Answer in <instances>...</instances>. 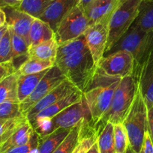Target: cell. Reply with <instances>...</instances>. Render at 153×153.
<instances>
[{
	"mask_svg": "<svg viewBox=\"0 0 153 153\" xmlns=\"http://www.w3.org/2000/svg\"><path fill=\"white\" fill-rule=\"evenodd\" d=\"M121 79L118 76L107 74L97 66L90 83L83 93L90 111L94 127L110 107L112 98Z\"/></svg>",
	"mask_w": 153,
	"mask_h": 153,
	"instance_id": "6da1fadb",
	"label": "cell"
},
{
	"mask_svg": "<svg viewBox=\"0 0 153 153\" xmlns=\"http://www.w3.org/2000/svg\"><path fill=\"white\" fill-rule=\"evenodd\" d=\"M119 51H127L132 55L134 62L132 75L137 82L141 68L153 52V32L143 30L132 24L106 55Z\"/></svg>",
	"mask_w": 153,
	"mask_h": 153,
	"instance_id": "7a4b0ae2",
	"label": "cell"
},
{
	"mask_svg": "<svg viewBox=\"0 0 153 153\" xmlns=\"http://www.w3.org/2000/svg\"><path fill=\"white\" fill-rule=\"evenodd\" d=\"M137 89L138 83L133 75L127 76L120 80L110 107L95 126L98 134L107 123L112 124L123 123L131 107Z\"/></svg>",
	"mask_w": 153,
	"mask_h": 153,
	"instance_id": "3957f363",
	"label": "cell"
},
{
	"mask_svg": "<svg viewBox=\"0 0 153 153\" xmlns=\"http://www.w3.org/2000/svg\"><path fill=\"white\" fill-rule=\"evenodd\" d=\"M55 65L66 79L83 93L90 83L97 68L89 51L56 60Z\"/></svg>",
	"mask_w": 153,
	"mask_h": 153,
	"instance_id": "277c9868",
	"label": "cell"
},
{
	"mask_svg": "<svg viewBox=\"0 0 153 153\" xmlns=\"http://www.w3.org/2000/svg\"><path fill=\"white\" fill-rule=\"evenodd\" d=\"M143 1L119 0L109 22L108 40L105 54L130 29L139 14L140 7Z\"/></svg>",
	"mask_w": 153,
	"mask_h": 153,
	"instance_id": "5b68a950",
	"label": "cell"
},
{
	"mask_svg": "<svg viewBox=\"0 0 153 153\" xmlns=\"http://www.w3.org/2000/svg\"><path fill=\"white\" fill-rule=\"evenodd\" d=\"M84 120L92 121L90 111L84 95L78 102L72 104L48 121L34 126L39 137H44L59 128H72Z\"/></svg>",
	"mask_w": 153,
	"mask_h": 153,
	"instance_id": "8992f818",
	"label": "cell"
},
{
	"mask_svg": "<svg viewBox=\"0 0 153 153\" xmlns=\"http://www.w3.org/2000/svg\"><path fill=\"white\" fill-rule=\"evenodd\" d=\"M148 109L139 88L132 105L123 124L127 132L129 146L135 153H139L147 131Z\"/></svg>",
	"mask_w": 153,
	"mask_h": 153,
	"instance_id": "52a82bcc",
	"label": "cell"
},
{
	"mask_svg": "<svg viewBox=\"0 0 153 153\" xmlns=\"http://www.w3.org/2000/svg\"><path fill=\"white\" fill-rule=\"evenodd\" d=\"M90 26L89 19L83 8L76 4L62 20L55 32L58 45L73 40L84 34Z\"/></svg>",
	"mask_w": 153,
	"mask_h": 153,
	"instance_id": "ba28073f",
	"label": "cell"
},
{
	"mask_svg": "<svg viewBox=\"0 0 153 153\" xmlns=\"http://www.w3.org/2000/svg\"><path fill=\"white\" fill-rule=\"evenodd\" d=\"M66 79L60 69L54 65L42 78L32 93L26 99L20 103L22 114L26 117L28 111L48 93L61 84Z\"/></svg>",
	"mask_w": 153,
	"mask_h": 153,
	"instance_id": "9c48e42d",
	"label": "cell"
},
{
	"mask_svg": "<svg viewBox=\"0 0 153 153\" xmlns=\"http://www.w3.org/2000/svg\"><path fill=\"white\" fill-rule=\"evenodd\" d=\"M111 15L91 24L83 34L89 52L96 65L105 54L108 40L109 22Z\"/></svg>",
	"mask_w": 153,
	"mask_h": 153,
	"instance_id": "30bf717a",
	"label": "cell"
},
{
	"mask_svg": "<svg viewBox=\"0 0 153 153\" xmlns=\"http://www.w3.org/2000/svg\"><path fill=\"white\" fill-rule=\"evenodd\" d=\"M134 58L130 53L124 51L105 55L97 65L107 74L123 78L133 74Z\"/></svg>",
	"mask_w": 153,
	"mask_h": 153,
	"instance_id": "8fae6325",
	"label": "cell"
},
{
	"mask_svg": "<svg viewBox=\"0 0 153 153\" xmlns=\"http://www.w3.org/2000/svg\"><path fill=\"white\" fill-rule=\"evenodd\" d=\"M76 90H79L73 83H71L69 80H65L63 81L61 84L53 89L50 93L45 97H44L41 101H38L36 104L33 106L30 110L28 111L26 117L28 120H30L33 118L35 115L40 113L42 110H45L49 106L52 105L53 104L56 103V101H59L64 97L70 95L72 92H75Z\"/></svg>",
	"mask_w": 153,
	"mask_h": 153,
	"instance_id": "7c38bea8",
	"label": "cell"
},
{
	"mask_svg": "<svg viewBox=\"0 0 153 153\" xmlns=\"http://www.w3.org/2000/svg\"><path fill=\"white\" fill-rule=\"evenodd\" d=\"M2 10L6 17V24L11 28L15 33L25 38L29 47V35L35 17L12 7H7L2 8Z\"/></svg>",
	"mask_w": 153,
	"mask_h": 153,
	"instance_id": "4fadbf2b",
	"label": "cell"
},
{
	"mask_svg": "<svg viewBox=\"0 0 153 153\" xmlns=\"http://www.w3.org/2000/svg\"><path fill=\"white\" fill-rule=\"evenodd\" d=\"M76 4V0H53L38 18L48 23L55 32L62 20Z\"/></svg>",
	"mask_w": 153,
	"mask_h": 153,
	"instance_id": "5bb4252c",
	"label": "cell"
},
{
	"mask_svg": "<svg viewBox=\"0 0 153 153\" xmlns=\"http://www.w3.org/2000/svg\"><path fill=\"white\" fill-rule=\"evenodd\" d=\"M82 97H83V92L81 91H75V92L71 93L70 95L64 97L61 100L53 104L52 105L48 107L45 110H42L40 113L35 115L33 118L29 120V123H31L32 127H34L39 123L48 121L54 116L64 110L65 108L70 107L71 105L75 104V103L78 102L79 101H80Z\"/></svg>",
	"mask_w": 153,
	"mask_h": 153,
	"instance_id": "9a60e30c",
	"label": "cell"
},
{
	"mask_svg": "<svg viewBox=\"0 0 153 153\" xmlns=\"http://www.w3.org/2000/svg\"><path fill=\"white\" fill-rule=\"evenodd\" d=\"M137 83L147 109L151 108L153 106V52L140 71Z\"/></svg>",
	"mask_w": 153,
	"mask_h": 153,
	"instance_id": "2e32d148",
	"label": "cell"
},
{
	"mask_svg": "<svg viewBox=\"0 0 153 153\" xmlns=\"http://www.w3.org/2000/svg\"><path fill=\"white\" fill-rule=\"evenodd\" d=\"M119 0H92L83 9L91 24L110 16Z\"/></svg>",
	"mask_w": 153,
	"mask_h": 153,
	"instance_id": "e0dca14e",
	"label": "cell"
},
{
	"mask_svg": "<svg viewBox=\"0 0 153 153\" xmlns=\"http://www.w3.org/2000/svg\"><path fill=\"white\" fill-rule=\"evenodd\" d=\"M35 133L33 127L29 120L17 128L15 131L0 146V153L11 149L23 146L30 141Z\"/></svg>",
	"mask_w": 153,
	"mask_h": 153,
	"instance_id": "ac0fdd59",
	"label": "cell"
},
{
	"mask_svg": "<svg viewBox=\"0 0 153 153\" xmlns=\"http://www.w3.org/2000/svg\"><path fill=\"white\" fill-rule=\"evenodd\" d=\"M54 38H56L55 32L50 25L39 18H35L29 35V47L43 43Z\"/></svg>",
	"mask_w": 153,
	"mask_h": 153,
	"instance_id": "d6986e66",
	"label": "cell"
},
{
	"mask_svg": "<svg viewBox=\"0 0 153 153\" xmlns=\"http://www.w3.org/2000/svg\"><path fill=\"white\" fill-rule=\"evenodd\" d=\"M58 47L59 45L56 40V38H52L43 43L29 47L28 56L31 59L51 61L55 63Z\"/></svg>",
	"mask_w": 153,
	"mask_h": 153,
	"instance_id": "ffe728a7",
	"label": "cell"
},
{
	"mask_svg": "<svg viewBox=\"0 0 153 153\" xmlns=\"http://www.w3.org/2000/svg\"><path fill=\"white\" fill-rule=\"evenodd\" d=\"M49 69L32 74L19 75L17 79V98L20 103L26 99L32 93Z\"/></svg>",
	"mask_w": 153,
	"mask_h": 153,
	"instance_id": "44dd1931",
	"label": "cell"
},
{
	"mask_svg": "<svg viewBox=\"0 0 153 153\" xmlns=\"http://www.w3.org/2000/svg\"><path fill=\"white\" fill-rule=\"evenodd\" d=\"M71 128H59L44 137H39L38 153H53L62 143Z\"/></svg>",
	"mask_w": 153,
	"mask_h": 153,
	"instance_id": "7402d4cb",
	"label": "cell"
},
{
	"mask_svg": "<svg viewBox=\"0 0 153 153\" xmlns=\"http://www.w3.org/2000/svg\"><path fill=\"white\" fill-rule=\"evenodd\" d=\"M89 51V50L88 48L85 37L83 35L78 38H74L73 40L68 41V42L59 45L56 60L60 59L63 57L73 55L74 53L86 52Z\"/></svg>",
	"mask_w": 153,
	"mask_h": 153,
	"instance_id": "603a6c76",
	"label": "cell"
},
{
	"mask_svg": "<svg viewBox=\"0 0 153 153\" xmlns=\"http://www.w3.org/2000/svg\"><path fill=\"white\" fill-rule=\"evenodd\" d=\"M133 25L143 30L153 32V0L143 1Z\"/></svg>",
	"mask_w": 153,
	"mask_h": 153,
	"instance_id": "cb8c5ba5",
	"label": "cell"
},
{
	"mask_svg": "<svg viewBox=\"0 0 153 153\" xmlns=\"http://www.w3.org/2000/svg\"><path fill=\"white\" fill-rule=\"evenodd\" d=\"M18 76L17 72H15L0 83V104L7 101L20 102L17 98Z\"/></svg>",
	"mask_w": 153,
	"mask_h": 153,
	"instance_id": "d4e9b609",
	"label": "cell"
},
{
	"mask_svg": "<svg viewBox=\"0 0 153 153\" xmlns=\"http://www.w3.org/2000/svg\"><path fill=\"white\" fill-rule=\"evenodd\" d=\"M100 153H116L115 152L113 124L107 123L99 133L97 140Z\"/></svg>",
	"mask_w": 153,
	"mask_h": 153,
	"instance_id": "484cf974",
	"label": "cell"
},
{
	"mask_svg": "<svg viewBox=\"0 0 153 153\" xmlns=\"http://www.w3.org/2000/svg\"><path fill=\"white\" fill-rule=\"evenodd\" d=\"M55 65L51 61L29 58L17 71L19 75H28L48 70Z\"/></svg>",
	"mask_w": 153,
	"mask_h": 153,
	"instance_id": "4316f807",
	"label": "cell"
},
{
	"mask_svg": "<svg viewBox=\"0 0 153 153\" xmlns=\"http://www.w3.org/2000/svg\"><path fill=\"white\" fill-rule=\"evenodd\" d=\"M53 1V0H23L17 9L27 13L35 18H38Z\"/></svg>",
	"mask_w": 153,
	"mask_h": 153,
	"instance_id": "83f0119b",
	"label": "cell"
},
{
	"mask_svg": "<svg viewBox=\"0 0 153 153\" xmlns=\"http://www.w3.org/2000/svg\"><path fill=\"white\" fill-rule=\"evenodd\" d=\"M27 120V118L24 116L11 120H0V146L15 131L17 128Z\"/></svg>",
	"mask_w": 153,
	"mask_h": 153,
	"instance_id": "f1b7e54d",
	"label": "cell"
},
{
	"mask_svg": "<svg viewBox=\"0 0 153 153\" xmlns=\"http://www.w3.org/2000/svg\"><path fill=\"white\" fill-rule=\"evenodd\" d=\"M82 122V123H83ZM82 123L71 129L65 139L53 153H71L80 140V131Z\"/></svg>",
	"mask_w": 153,
	"mask_h": 153,
	"instance_id": "f546056e",
	"label": "cell"
},
{
	"mask_svg": "<svg viewBox=\"0 0 153 153\" xmlns=\"http://www.w3.org/2000/svg\"><path fill=\"white\" fill-rule=\"evenodd\" d=\"M10 35H11V48H12L13 59L20 58L23 56H28V51H29V45L25 38L20 35H17L14 32L11 28L8 26ZM29 57V56H28Z\"/></svg>",
	"mask_w": 153,
	"mask_h": 153,
	"instance_id": "4dcf8cb0",
	"label": "cell"
},
{
	"mask_svg": "<svg viewBox=\"0 0 153 153\" xmlns=\"http://www.w3.org/2000/svg\"><path fill=\"white\" fill-rule=\"evenodd\" d=\"M115 152L116 153H125L129 146L127 132L123 123L113 124Z\"/></svg>",
	"mask_w": 153,
	"mask_h": 153,
	"instance_id": "1f68e13d",
	"label": "cell"
},
{
	"mask_svg": "<svg viewBox=\"0 0 153 153\" xmlns=\"http://www.w3.org/2000/svg\"><path fill=\"white\" fill-rule=\"evenodd\" d=\"M23 116L20 102L7 101L0 104V120H11Z\"/></svg>",
	"mask_w": 153,
	"mask_h": 153,
	"instance_id": "d6a6232c",
	"label": "cell"
},
{
	"mask_svg": "<svg viewBox=\"0 0 153 153\" xmlns=\"http://www.w3.org/2000/svg\"><path fill=\"white\" fill-rule=\"evenodd\" d=\"M12 59L11 35L9 29H8L0 42V63L12 61Z\"/></svg>",
	"mask_w": 153,
	"mask_h": 153,
	"instance_id": "836d02e7",
	"label": "cell"
},
{
	"mask_svg": "<svg viewBox=\"0 0 153 153\" xmlns=\"http://www.w3.org/2000/svg\"><path fill=\"white\" fill-rule=\"evenodd\" d=\"M38 140H39V136L35 131L30 141L26 145L11 149L2 153H38Z\"/></svg>",
	"mask_w": 153,
	"mask_h": 153,
	"instance_id": "e575fe53",
	"label": "cell"
},
{
	"mask_svg": "<svg viewBox=\"0 0 153 153\" xmlns=\"http://www.w3.org/2000/svg\"><path fill=\"white\" fill-rule=\"evenodd\" d=\"M98 134H94L87 137L82 138L78 141L71 153H87L92 146L98 140Z\"/></svg>",
	"mask_w": 153,
	"mask_h": 153,
	"instance_id": "d590c367",
	"label": "cell"
},
{
	"mask_svg": "<svg viewBox=\"0 0 153 153\" xmlns=\"http://www.w3.org/2000/svg\"><path fill=\"white\" fill-rule=\"evenodd\" d=\"M15 72L17 69L12 61L0 63V83Z\"/></svg>",
	"mask_w": 153,
	"mask_h": 153,
	"instance_id": "8d00e7d4",
	"label": "cell"
},
{
	"mask_svg": "<svg viewBox=\"0 0 153 153\" xmlns=\"http://www.w3.org/2000/svg\"><path fill=\"white\" fill-rule=\"evenodd\" d=\"M139 153H153V143L147 131L144 135L143 142Z\"/></svg>",
	"mask_w": 153,
	"mask_h": 153,
	"instance_id": "74e56055",
	"label": "cell"
},
{
	"mask_svg": "<svg viewBox=\"0 0 153 153\" xmlns=\"http://www.w3.org/2000/svg\"><path fill=\"white\" fill-rule=\"evenodd\" d=\"M147 121H148V128L147 131L149 132L152 142L153 143V106L151 108L148 109V115H147Z\"/></svg>",
	"mask_w": 153,
	"mask_h": 153,
	"instance_id": "f35d334b",
	"label": "cell"
},
{
	"mask_svg": "<svg viewBox=\"0 0 153 153\" xmlns=\"http://www.w3.org/2000/svg\"><path fill=\"white\" fill-rule=\"evenodd\" d=\"M22 2L23 0H0V8L2 9L7 7L17 8Z\"/></svg>",
	"mask_w": 153,
	"mask_h": 153,
	"instance_id": "ab89813d",
	"label": "cell"
},
{
	"mask_svg": "<svg viewBox=\"0 0 153 153\" xmlns=\"http://www.w3.org/2000/svg\"><path fill=\"white\" fill-rule=\"evenodd\" d=\"M6 23V17L5 14L2 9L0 8V28L2 27Z\"/></svg>",
	"mask_w": 153,
	"mask_h": 153,
	"instance_id": "60d3db41",
	"label": "cell"
},
{
	"mask_svg": "<svg viewBox=\"0 0 153 153\" xmlns=\"http://www.w3.org/2000/svg\"><path fill=\"white\" fill-rule=\"evenodd\" d=\"M91 1H92V0H76L77 5H80L83 9H84V8H86V5H87Z\"/></svg>",
	"mask_w": 153,
	"mask_h": 153,
	"instance_id": "b9f144b4",
	"label": "cell"
},
{
	"mask_svg": "<svg viewBox=\"0 0 153 153\" xmlns=\"http://www.w3.org/2000/svg\"><path fill=\"white\" fill-rule=\"evenodd\" d=\"M8 29V26L6 24V23H5L2 27L0 28V42H1V40H2V38H3L4 35H5V32H7Z\"/></svg>",
	"mask_w": 153,
	"mask_h": 153,
	"instance_id": "7bdbcfd3",
	"label": "cell"
},
{
	"mask_svg": "<svg viewBox=\"0 0 153 153\" xmlns=\"http://www.w3.org/2000/svg\"><path fill=\"white\" fill-rule=\"evenodd\" d=\"M87 153H100L99 149H98V143H95L93 146H92V148L89 150Z\"/></svg>",
	"mask_w": 153,
	"mask_h": 153,
	"instance_id": "ee69618b",
	"label": "cell"
},
{
	"mask_svg": "<svg viewBox=\"0 0 153 153\" xmlns=\"http://www.w3.org/2000/svg\"><path fill=\"white\" fill-rule=\"evenodd\" d=\"M125 153H135V152L133 151V149L131 148L130 146H128V148H127V149H126V152H125Z\"/></svg>",
	"mask_w": 153,
	"mask_h": 153,
	"instance_id": "f6af8a7d",
	"label": "cell"
}]
</instances>
